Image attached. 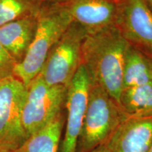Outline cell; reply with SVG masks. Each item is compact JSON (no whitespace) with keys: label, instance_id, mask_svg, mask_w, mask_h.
<instances>
[{"label":"cell","instance_id":"obj_1","mask_svg":"<svg viewBox=\"0 0 152 152\" xmlns=\"http://www.w3.org/2000/svg\"><path fill=\"white\" fill-rule=\"evenodd\" d=\"M129 43L116 26L87 34L82 47V65L92 84L106 91L119 104L123 73Z\"/></svg>","mask_w":152,"mask_h":152},{"label":"cell","instance_id":"obj_2","mask_svg":"<svg viewBox=\"0 0 152 152\" xmlns=\"http://www.w3.org/2000/svg\"><path fill=\"white\" fill-rule=\"evenodd\" d=\"M72 22L71 14L63 2L41 6L31 45L22 61L14 68V76L25 86L39 75L49 51Z\"/></svg>","mask_w":152,"mask_h":152},{"label":"cell","instance_id":"obj_3","mask_svg":"<svg viewBox=\"0 0 152 152\" xmlns=\"http://www.w3.org/2000/svg\"><path fill=\"white\" fill-rule=\"evenodd\" d=\"M128 118L105 90L92 84L76 152H91L105 144L119 125Z\"/></svg>","mask_w":152,"mask_h":152},{"label":"cell","instance_id":"obj_4","mask_svg":"<svg viewBox=\"0 0 152 152\" xmlns=\"http://www.w3.org/2000/svg\"><path fill=\"white\" fill-rule=\"evenodd\" d=\"M87 32L73 21L47 55L39 75L49 85L68 87L82 64Z\"/></svg>","mask_w":152,"mask_h":152},{"label":"cell","instance_id":"obj_5","mask_svg":"<svg viewBox=\"0 0 152 152\" xmlns=\"http://www.w3.org/2000/svg\"><path fill=\"white\" fill-rule=\"evenodd\" d=\"M26 88L22 123L29 137L44 128L64 111L68 87L49 85L38 75Z\"/></svg>","mask_w":152,"mask_h":152},{"label":"cell","instance_id":"obj_6","mask_svg":"<svg viewBox=\"0 0 152 152\" xmlns=\"http://www.w3.org/2000/svg\"><path fill=\"white\" fill-rule=\"evenodd\" d=\"M27 88L12 75L0 81V149H18L28 136L22 123Z\"/></svg>","mask_w":152,"mask_h":152},{"label":"cell","instance_id":"obj_7","mask_svg":"<svg viewBox=\"0 0 152 152\" xmlns=\"http://www.w3.org/2000/svg\"><path fill=\"white\" fill-rule=\"evenodd\" d=\"M91 85L88 73L81 64L68 86L65 102V132L58 152H76Z\"/></svg>","mask_w":152,"mask_h":152},{"label":"cell","instance_id":"obj_8","mask_svg":"<svg viewBox=\"0 0 152 152\" xmlns=\"http://www.w3.org/2000/svg\"><path fill=\"white\" fill-rule=\"evenodd\" d=\"M125 39L152 54V11L145 0H121L116 24Z\"/></svg>","mask_w":152,"mask_h":152},{"label":"cell","instance_id":"obj_9","mask_svg":"<svg viewBox=\"0 0 152 152\" xmlns=\"http://www.w3.org/2000/svg\"><path fill=\"white\" fill-rule=\"evenodd\" d=\"M73 19L87 34L116 24L118 1L113 0H66L63 2Z\"/></svg>","mask_w":152,"mask_h":152},{"label":"cell","instance_id":"obj_10","mask_svg":"<svg viewBox=\"0 0 152 152\" xmlns=\"http://www.w3.org/2000/svg\"><path fill=\"white\" fill-rule=\"evenodd\" d=\"M105 145L111 152H149L152 145V117H128Z\"/></svg>","mask_w":152,"mask_h":152},{"label":"cell","instance_id":"obj_11","mask_svg":"<svg viewBox=\"0 0 152 152\" xmlns=\"http://www.w3.org/2000/svg\"><path fill=\"white\" fill-rule=\"evenodd\" d=\"M37 14L0 27V43L14 58L16 65L23 59L33 41L37 28Z\"/></svg>","mask_w":152,"mask_h":152},{"label":"cell","instance_id":"obj_12","mask_svg":"<svg viewBox=\"0 0 152 152\" xmlns=\"http://www.w3.org/2000/svg\"><path fill=\"white\" fill-rule=\"evenodd\" d=\"M65 122L66 115L62 111L44 128L28 137L18 149V152H58Z\"/></svg>","mask_w":152,"mask_h":152},{"label":"cell","instance_id":"obj_13","mask_svg":"<svg viewBox=\"0 0 152 152\" xmlns=\"http://www.w3.org/2000/svg\"><path fill=\"white\" fill-rule=\"evenodd\" d=\"M152 82V72L147 55L129 44L123 73V90Z\"/></svg>","mask_w":152,"mask_h":152},{"label":"cell","instance_id":"obj_14","mask_svg":"<svg viewBox=\"0 0 152 152\" xmlns=\"http://www.w3.org/2000/svg\"><path fill=\"white\" fill-rule=\"evenodd\" d=\"M119 105L128 117H152V82L123 90Z\"/></svg>","mask_w":152,"mask_h":152},{"label":"cell","instance_id":"obj_15","mask_svg":"<svg viewBox=\"0 0 152 152\" xmlns=\"http://www.w3.org/2000/svg\"><path fill=\"white\" fill-rule=\"evenodd\" d=\"M41 5L30 0H0V27L30 15L37 14Z\"/></svg>","mask_w":152,"mask_h":152},{"label":"cell","instance_id":"obj_16","mask_svg":"<svg viewBox=\"0 0 152 152\" xmlns=\"http://www.w3.org/2000/svg\"><path fill=\"white\" fill-rule=\"evenodd\" d=\"M16 65L14 58L0 43V81L14 75Z\"/></svg>","mask_w":152,"mask_h":152},{"label":"cell","instance_id":"obj_17","mask_svg":"<svg viewBox=\"0 0 152 152\" xmlns=\"http://www.w3.org/2000/svg\"><path fill=\"white\" fill-rule=\"evenodd\" d=\"M33 2L39 5H46V4H52L56 3H61L65 1L66 0H30Z\"/></svg>","mask_w":152,"mask_h":152},{"label":"cell","instance_id":"obj_18","mask_svg":"<svg viewBox=\"0 0 152 152\" xmlns=\"http://www.w3.org/2000/svg\"><path fill=\"white\" fill-rule=\"evenodd\" d=\"M91 152H111L109 151V149H108L107 147L105 145V144H103V145L99 146L96 149L92 150Z\"/></svg>","mask_w":152,"mask_h":152},{"label":"cell","instance_id":"obj_19","mask_svg":"<svg viewBox=\"0 0 152 152\" xmlns=\"http://www.w3.org/2000/svg\"><path fill=\"white\" fill-rule=\"evenodd\" d=\"M0 152H18V149L12 150V149H0Z\"/></svg>","mask_w":152,"mask_h":152},{"label":"cell","instance_id":"obj_20","mask_svg":"<svg viewBox=\"0 0 152 152\" xmlns=\"http://www.w3.org/2000/svg\"><path fill=\"white\" fill-rule=\"evenodd\" d=\"M145 54L147 55L148 58H149L150 66H151V72H152V54H147V53H145Z\"/></svg>","mask_w":152,"mask_h":152},{"label":"cell","instance_id":"obj_21","mask_svg":"<svg viewBox=\"0 0 152 152\" xmlns=\"http://www.w3.org/2000/svg\"><path fill=\"white\" fill-rule=\"evenodd\" d=\"M145 1L148 4V6H149L150 9H151L152 11V0H145Z\"/></svg>","mask_w":152,"mask_h":152},{"label":"cell","instance_id":"obj_22","mask_svg":"<svg viewBox=\"0 0 152 152\" xmlns=\"http://www.w3.org/2000/svg\"><path fill=\"white\" fill-rule=\"evenodd\" d=\"M149 152H152V145H151V149H149Z\"/></svg>","mask_w":152,"mask_h":152},{"label":"cell","instance_id":"obj_23","mask_svg":"<svg viewBox=\"0 0 152 152\" xmlns=\"http://www.w3.org/2000/svg\"><path fill=\"white\" fill-rule=\"evenodd\" d=\"M113 1H118V2H119V1H121V0H113Z\"/></svg>","mask_w":152,"mask_h":152}]
</instances>
